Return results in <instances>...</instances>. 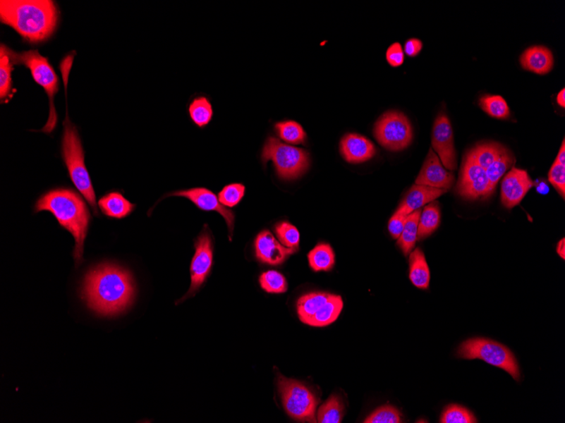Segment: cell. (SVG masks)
<instances>
[{"instance_id":"cell-1","label":"cell","mask_w":565,"mask_h":423,"mask_svg":"<svg viewBox=\"0 0 565 423\" xmlns=\"http://www.w3.org/2000/svg\"><path fill=\"white\" fill-rule=\"evenodd\" d=\"M135 285L130 272L104 263L89 271L83 281L82 298L97 315L112 317L133 305Z\"/></svg>"},{"instance_id":"cell-2","label":"cell","mask_w":565,"mask_h":423,"mask_svg":"<svg viewBox=\"0 0 565 423\" xmlns=\"http://www.w3.org/2000/svg\"><path fill=\"white\" fill-rule=\"evenodd\" d=\"M59 13L51 0H1L0 20L31 44L48 40L56 30Z\"/></svg>"},{"instance_id":"cell-3","label":"cell","mask_w":565,"mask_h":423,"mask_svg":"<svg viewBox=\"0 0 565 423\" xmlns=\"http://www.w3.org/2000/svg\"><path fill=\"white\" fill-rule=\"evenodd\" d=\"M41 212L52 214L59 225L73 236V257L78 267L83 262L84 243L91 221L90 212L82 196L70 189L50 190L42 195L34 207V212Z\"/></svg>"},{"instance_id":"cell-4","label":"cell","mask_w":565,"mask_h":423,"mask_svg":"<svg viewBox=\"0 0 565 423\" xmlns=\"http://www.w3.org/2000/svg\"><path fill=\"white\" fill-rule=\"evenodd\" d=\"M62 157L69 172L72 183L90 204L93 213L99 216L97 211V199L93 189L90 175L85 164V153L78 129L70 121L69 115L63 121L62 138Z\"/></svg>"},{"instance_id":"cell-5","label":"cell","mask_w":565,"mask_h":423,"mask_svg":"<svg viewBox=\"0 0 565 423\" xmlns=\"http://www.w3.org/2000/svg\"><path fill=\"white\" fill-rule=\"evenodd\" d=\"M8 54L14 65H23L31 71L34 80L44 89L49 99V118L42 129L46 133H50L57 123L56 111L54 108V96L59 91V78L54 68L51 66L48 59L42 56L37 50H29L23 53H16L8 49Z\"/></svg>"},{"instance_id":"cell-6","label":"cell","mask_w":565,"mask_h":423,"mask_svg":"<svg viewBox=\"0 0 565 423\" xmlns=\"http://www.w3.org/2000/svg\"><path fill=\"white\" fill-rule=\"evenodd\" d=\"M262 160L274 162L276 173L284 180H294L307 172L310 155L304 149L282 143L279 139L269 137L262 152Z\"/></svg>"},{"instance_id":"cell-7","label":"cell","mask_w":565,"mask_h":423,"mask_svg":"<svg viewBox=\"0 0 565 423\" xmlns=\"http://www.w3.org/2000/svg\"><path fill=\"white\" fill-rule=\"evenodd\" d=\"M458 357L466 360L484 361L488 364L507 372L519 381L521 372L515 355L505 345L486 338H473L462 343L457 351Z\"/></svg>"},{"instance_id":"cell-8","label":"cell","mask_w":565,"mask_h":423,"mask_svg":"<svg viewBox=\"0 0 565 423\" xmlns=\"http://www.w3.org/2000/svg\"><path fill=\"white\" fill-rule=\"evenodd\" d=\"M278 388L284 409L293 419L317 422L316 411L318 401L313 393L295 379L278 375Z\"/></svg>"},{"instance_id":"cell-9","label":"cell","mask_w":565,"mask_h":423,"mask_svg":"<svg viewBox=\"0 0 565 423\" xmlns=\"http://www.w3.org/2000/svg\"><path fill=\"white\" fill-rule=\"evenodd\" d=\"M375 136L382 147L399 152L409 147L413 139V130L405 114L389 111L376 122Z\"/></svg>"},{"instance_id":"cell-10","label":"cell","mask_w":565,"mask_h":423,"mask_svg":"<svg viewBox=\"0 0 565 423\" xmlns=\"http://www.w3.org/2000/svg\"><path fill=\"white\" fill-rule=\"evenodd\" d=\"M457 191L463 198L473 200L487 198L494 193L486 170L474 160L470 152L466 153L462 161Z\"/></svg>"},{"instance_id":"cell-11","label":"cell","mask_w":565,"mask_h":423,"mask_svg":"<svg viewBox=\"0 0 565 423\" xmlns=\"http://www.w3.org/2000/svg\"><path fill=\"white\" fill-rule=\"evenodd\" d=\"M212 255H214V246L209 231L205 226L202 233L195 243V255L190 264V288L188 293L180 299L176 305L195 296L205 282L212 266Z\"/></svg>"},{"instance_id":"cell-12","label":"cell","mask_w":565,"mask_h":423,"mask_svg":"<svg viewBox=\"0 0 565 423\" xmlns=\"http://www.w3.org/2000/svg\"><path fill=\"white\" fill-rule=\"evenodd\" d=\"M432 145L445 168L449 171L457 168L453 128L447 115L443 113L437 117L433 125Z\"/></svg>"},{"instance_id":"cell-13","label":"cell","mask_w":565,"mask_h":423,"mask_svg":"<svg viewBox=\"0 0 565 423\" xmlns=\"http://www.w3.org/2000/svg\"><path fill=\"white\" fill-rule=\"evenodd\" d=\"M169 196H178L190 200L199 209L205 212H216L224 218L228 225L229 239H232L233 225H235V214L232 211L224 207L219 202L217 196L206 188H193V189L172 192L165 197Z\"/></svg>"},{"instance_id":"cell-14","label":"cell","mask_w":565,"mask_h":423,"mask_svg":"<svg viewBox=\"0 0 565 423\" xmlns=\"http://www.w3.org/2000/svg\"><path fill=\"white\" fill-rule=\"evenodd\" d=\"M533 186L534 182L525 170L513 168L503 179L501 202L508 209L516 207Z\"/></svg>"},{"instance_id":"cell-15","label":"cell","mask_w":565,"mask_h":423,"mask_svg":"<svg viewBox=\"0 0 565 423\" xmlns=\"http://www.w3.org/2000/svg\"><path fill=\"white\" fill-rule=\"evenodd\" d=\"M454 183L452 173L446 170L433 149H430L422 170L415 179V185H427L448 190Z\"/></svg>"},{"instance_id":"cell-16","label":"cell","mask_w":565,"mask_h":423,"mask_svg":"<svg viewBox=\"0 0 565 423\" xmlns=\"http://www.w3.org/2000/svg\"><path fill=\"white\" fill-rule=\"evenodd\" d=\"M255 247H256L257 258L262 263L273 266L286 262L288 256L296 251L281 245L269 231H262L258 234L255 242Z\"/></svg>"},{"instance_id":"cell-17","label":"cell","mask_w":565,"mask_h":423,"mask_svg":"<svg viewBox=\"0 0 565 423\" xmlns=\"http://www.w3.org/2000/svg\"><path fill=\"white\" fill-rule=\"evenodd\" d=\"M341 152L344 159L356 164L372 159L376 155L377 149L372 141L364 136L348 134L341 140Z\"/></svg>"},{"instance_id":"cell-18","label":"cell","mask_w":565,"mask_h":423,"mask_svg":"<svg viewBox=\"0 0 565 423\" xmlns=\"http://www.w3.org/2000/svg\"><path fill=\"white\" fill-rule=\"evenodd\" d=\"M446 192H447L446 190L437 189V188L427 185H415V183L408 192L405 199L399 204L396 212L409 216L410 214L419 210L425 204L431 203L433 200L440 197Z\"/></svg>"},{"instance_id":"cell-19","label":"cell","mask_w":565,"mask_h":423,"mask_svg":"<svg viewBox=\"0 0 565 423\" xmlns=\"http://www.w3.org/2000/svg\"><path fill=\"white\" fill-rule=\"evenodd\" d=\"M520 61L525 70L537 75L549 73L553 69L554 63L553 53L545 46H533L525 49L521 54Z\"/></svg>"},{"instance_id":"cell-20","label":"cell","mask_w":565,"mask_h":423,"mask_svg":"<svg viewBox=\"0 0 565 423\" xmlns=\"http://www.w3.org/2000/svg\"><path fill=\"white\" fill-rule=\"evenodd\" d=\"M99 207L104 216L121 220L133 212L135 204L130 203L119 192H110L99 200Z\"/></svg>"},{"instance_id":"cell-21","label":"cell","mask_w":565,"mask_h":423,"mask_svg":"<svg viewBox=\"0 0 565 423\" xmlns=\"http://www.w3.org/2000/svg\"><path fill=\"white\" fill-rule=\"evenodd\" d=\"M344 307L342 298L330 294V297L320 310L312 316L307 324L312 327H325L337 320Z\"/></svg>"},{"instance_id":"cell-22","label":"cell","mask_w":565,"mask_h":423,"mask_svg":"<svg viewBox=\"0 0 565 423\" xmlns=\"http://www.w3.org/2000/svg\"><path fill=\"white\" fill-rule=\"evenodd\" d=\"M409 277L415 288L427 290L430 282V270L422 250L415 249L410 254Z\"/></svg>"},{"instance_id":"cell-23","label":"cell","mask_w":565,"mask_h":423,"mask_svg":"<svg viewBox=\"0 0 565 423\" xmlns=\"http://www.w3.org/2000/svg\"><path fill=\"white\" fill-rule=\"evenodd\" d=\"M330 293H312L304 295L297 302V313L300 321L307 324L308 320L328 301Z\"/></svg>"},{"instance_id":"cell-24","label":"cell","mask_w":565,"mask_h":423,"mask_svg":"<svg viewBox=\"0 0 565 423\" xmlns=\"http://www.w3.org/2000/svg\"><path fill=\"white\" fill-rule=\"evenodd\" d=\"M516 158L513 153L507 148H504L496 159L492 162L491 165L486 169L488 180L492 192H494L500 178H502L504 173L509 168L515 164Z\"/></svg>"},{"instance_id":"cell-25","label":"cell","mask_w":565,"mask_h":423,"mask_svg":"<svg viewBox=\"0 0 565 423\" xmlns=\"http://www.w3.org/2000/svg\"><path fill=\"white\" fill-rule=\"evenodd\" d=\"M420 213L422 210L415 211L410 214L401 237L399 238L397 245L401 247L405 256L409 255L412 250L414 249L415 243L418 241V224Z\"/></svg>"},{"instance_id":"cell-26","label":"cell","mask_w":565,"mask_h":423,"mask_svg":"<svg viewBox=\"0 0 565 423\" xmlns=\"http://www.w3.org/2000/svg\"><path fill=\"white\" fill-rule=\"evenodd\" d=\"M188 113L191 121L199 128L209 125L214 118V108L205 96L195 97L189 104Z\"/></svg>"},{"instance_id":"cell-27","label":"cell","mask_w":565,"mask_h":423,"mask_svg":"<svg viewBox=\"0 0 565 423\" xmlns=\"http://www.w3.org/2000/svg\"><path fill=\"white\" fill-rule=\"evenodd\" d=\"M439 206V203L432 202L425 207L424 210L420 213L418 240L420 241L430 236V235L435 233V230L439 228L440 224V210Z\"/></svg>"},{"instance_id":"cell-28","label":"cell","mask_w":565,"mask_h":423,"mask_svg":"<svg viewBox=\"0 0 565 423\" xmlns=\"http://www.w3.org/2000/svg\"><path fill=\"white\" fill-rule=\"evenodd\" d=\"M310 266L314 271H329L335 263L334 252L329 245L320 243L308 254Z\"/></svg>"},{"instance_id":"cell-29","label":"cell","mask_w":565,"mask_h":423,"mask_svg":"<svg viewBox=\"0 0 565 423\" xmlns=\"http://www.w3.org/2000/svg\"><path fill=\"white\" fill-rule=\"evenodd\" d=\"M13 66H14V63L8 54V47L1 44V48H0V98H1L2 102H7L8 98L11 96Z\"/></svg>"},{"instance_id":"cell-30","label":"cell","mask_w":565,"mask_h":423,"mask_svg":"<svg viewBox=\"0 0 565 423\" xmlns=\"http://www.w3.org/2000/svg\"><path fill=\"white\" fill-rule=\"evenodd\" d=\"M344 405L338 396H331L317 413V421L320 423H341L344 417Z\"/></svg>"},{"instance_id":"cell-31","label":"cell","mask_w":565,"mask_h":423,"mask_svg":"<svg viewBox=\"0 0 565 423\" xmlns=\"http://www.w3.org/2000/svg\"><path fill=\"white\" fill-rule=\"evenodd\" d=\"M279 138L292 145L304 144L307 140V134L299 123L286 121L276 123L274 125Z\"/></svg>"},{"instance_id":"cell-32","label":"cell","mask_w":565,"mask_h":423,"mask_svg":"<svg viewBox=\"0 0 565 423\" xmlns=\"http://www.w3.org/2000/svg\"><path fill=\"white\" fill-rule=\"evenodd\" d=\"M479 106L492 118L508 119L511 116L507 102L501 96H484L480 98Z\"/></svg>"},{"instance_id":"cell-33","label":"cell","mask_w":565,"mask_h":423,"mask_svg":"<svg viewBox=\"0 0 565 423\" xmlns=\"http://www.w3.org/2000/svg\"><path fill=\"white\" fill-rule=\"evenodd\" d=\"M504 147L502 145L495 142L484 143L478 145L477 147L471 149L470 153L473 157L474 160L482 166L487 169L492 161L496 159Z\"/></svg>"},{"instance_id":"cell-34","label":"cell","mask_w":565,"mask_h":423,"mask_svg":"<svg viewBox=\"0 0 565 423\" xmlns=\"http://www.w3.org/2000/svg\"><path fill=\"white\" fill-rule=\"evenodd\" d=\"M478 422V418L470 410L456 404L448 405L440 417L441 423H477Z\"/></svg>"},{"instance_id":"cell-35","label":"cell","mask_w":565,"mask_h":423,"mask_svg":"<svg viewBox=\"0 0 565 423\" xmlns=\"http://www.w3.org/2000/svg\"><path fill=\"white\" fill-rule=\"evenodd\" d=\"M259 281L262 288L269 293H284L288 289L286 277L276 271L262 273Z\"/></svg>"},{"instance_id":"cell-36","label":"cell","mask_w":565,"mask_h":423,"mask_svg":"<svg viewBox=\"0 0 565 423\" xmlns=\"http://www.w3.org/2000/svg\"><path fill=\"white\" fill-rule=\"evenodd\" d=\"M275 233L277 234L280 243L284 247L295 250H298L300 233L296 226L287 221L280 222L275 226Z\"/></svg>"},{"instance_id":"cell-37","label":"cell","mask_w":565,"mask_h":423,"mask_svg":"<svg viewBox=\"0 0 565 423\" xmlns=\"http://www.w3.org/2000/svg\"><path fill=\"white\" fill-rule=\"evenodd\" d=\"M402 414L397 408L392 405H385L377 408L370 414L365 423H401L402 422Z\"/></svg>"},{"instance_id":"cell-38","label":"cell","mask_w":565,"mask_h":423,"mask_svg":"<svg viewBox=\"0 0 565 423\" xmlns=\"http://www.w3.org/2000/svg\"><path fill=\"white\" fill-rule=\"evenodd\" d=\"M245 187L242 183H231L219 192V200L224 207H233L243 199Z\"/></svg>"},{"instance_id":"cell-39","label":"cell","mask_w":565,"mask_h":423,"mask_svg":"<svg viewBox=\"0 0 565 423\" xmlns=\"http://www.w3.org/2000/svg\"><path fill=\"white\" fill-rule=\"evenodd\" d=\"M549 180L558 193L565 197V166L554 162L549 173Z\"/></svg>"},{"instance_id":"cell-40","label":"cell","mask_w":565,"mask_h":423,"mask_svg":"<svg viewBox=\"0 0 565 423\" xmlns=\"http://www.w3.org/2000/svg\"><path fill=\"white\" fill-rule=\"evenodd\" d=\"M386 59L390 66L399 67L403 65L405 61V54H403L402 46L399 42H394L389 47L386 53Z\"/></svg>"},{"instance_id":"cell-41","label":"cell","mask_w":565,"mask_h":423,"mask_svg":"<svg viewBox=\"0 0 565 423\" xmlns=\"http://www.w3.org/2000/svg\"><path fill=\"white\" fill-rule=\"evenodd\" d=\"M407 217L408 216L398 212H395L391 217L388 228L389 233L394 239H399L401 237L403 230L405 228Z\"/></svg>"},{"instance_id":"cell-42","label":"cell","mask_w":565,"mask_h":423,"mask_svg":"<svg viewBox=\"0 0 565 423\" xmlns=\"http://www.w3.org/2000/svg\"><path fill=\"white\" fill-rule=\"evenodd\" d=\"M423 42L418 38H411L407 40L405 44V53L409 57L415 58L420 53L423 49Z\"/></svg>"},{"instance_id":"cell-43","label":"cell","mask_w":565,"mask_h":423,"mask_svg":"<svg viewBox=\"0 0 565 423\" xmlns=\"http://www.w3.org/2000/svg\"><path fill=\"white\" fill-rule=\"evenodd\" d=\"M534 186H536L537 193L541 195H547L549 194V187L547 185V183L545 181H536L534 182Z\"/></svg>"},{"instance_id":"cell-44","label":"cell","mask_w":565,"mask_h":423,"mask_svg":"<svg viewBox=\"0 0 565 423\" xmlns=\"http://www.w3.org/2000/svg\"><path fill=\"white\" fill-rule=\"evenodd\" d=\"M554 162H557V164H562L565 166V141L563 140V143L561 145V148L559 149V152L558 154L557 157H556V160Z\"/></svg>"},{"instance_id":"cell-45","label":"cell","mask_w":565,"mask_h":423,"mask_svg":"<svg viewBox=\"0 0 565 423\" xmlns=\"http://www.w3.org/2000/svg\"><path fill=\"white\" fill-rule=\"evenodd\" d=\"M557 253L562 259H565V239L562 238L557 245Z\"/></svg>"},{"instance_id":"cell-46","label":"cell","mask_w":565,"mask_h":423,"mask_svg":"<svg viewBox=\"0 0 565 423\" xmlns=\"http://www.w3.org/2000/svg\"><path fill=\"white\" fill-rule=\"evenodd\" d=\"M557 102L560 106H562L563 109L565 108V90L564 88L561 90L558 94L557 96Z\"/></svg>"}]
</instances>
